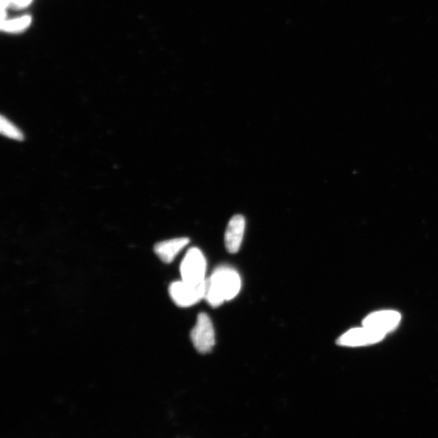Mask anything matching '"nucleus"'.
Masks as SVG:
<instances>
[{"label": "nucleus", "instance_id": "6e6552de", "mask_svg": "<svg viewBox=\"0 0 438 438\" xmlns=\"http://www.w3.org/2000/svg\"><path fill=\"white\" fill-rule=\"evenodd\" d=\"M190 242L187 237L175 238L161 241L155 246V252L157 257L166 264L173 262L176 256Z\"/></svg>", "mask_w": 438, "mask_h": 438}, {"label": "nucleus", "instance_id": "0eeeda50", "mask_svg": "<svg viewBox=\"0 0 438 438\" xmlns=\"http://www.w3.org/2000/svg\"><path fill=\"white\" fill-rule=\"evenodd\" d=\"M245 230V219L244 216H233L229 221L225 233V246L230 253L238 252L242 244Z\"/></svg>", "mask_w": 438, "mask_h": 438}, {"label": "nucleus", "instance_id": "f257e3e1", "mask_svg": "<svg viewBox=\"0 0 438 438\" xmlns=\"http://www.w3.org/2000/svg\"><path fill=\"white\" fill-rule=\"evenodd\" d=\"M240 288L241 279L238 272L229 267H219L205 280L204 299L216 308L226 300L234 299Z\"/></svg>", "mask_w": 438, "mask_h": 438}, {"label": "nucleus", "instance_id": "20e7f679", "mask_svg": "<svg viewBox=\"0 0 438 438\" xmlns=\"http://www.w3.org/2000/svg\"><path fill=\"white\" fill-rule=\"evenodd\" d=\"M190 337L196 351L200 353H208L212 350L215 344V334L212 322L208 314L201 313L198 315Z\"/></svg>", "mask_w": 438, "mask_h": 438}, {"label": "nucleus", "instance_id": "423d86ee", "mask_svg": "<svg viewBox=\"0 0 438 438\" xmlns=\"http://www.w3.org/2000/svg\"><path fill=\"white\" fill-rule=\"evenodd\" d=\"M401 321V315L392 310L369 314L363 321V326L386 334L393 331Z\"/></svg>", "mask_w": 438, "mask_h": 438}, {"label": "nucleus", "instance_id": "9b49d317", "mask_svg": "<svg viewBox=\"0 0 438 438\" xmlns=\"http://www.w3.org/2000/svg\"><path fill=\"white\" fill-rule=\"evenodd\" d=\"M31 2L32 0H10V3H13L18 7H26Z\"/></svg>", "mask_w": 438, "mask_h": 438}, {"label": "nucleus", "instance_id": "9d476101", "mask_svg": "<svg viewBox=\"0 0 438 438\" xmlns=\"http://www.w3.org/2000/svg\"><path fill=\"white\" fill-rule=\"evenodd\" d=\"M32 18L29 16L5 21L1 22V29L7 32H19L26 29L31 24Z\"/></svg>", "mask_w": 438, "mask_h": 438}, {"label": "nucleus", "instance_id": "39448f33", "mask_svg": "<svg viewBox=\"0 0 438 438\" xmlns=\"http://www.w3.org/2000/svg\"><path fill=\"white\" fill-rule=\"evenodd\" d=\"M386 334L363 327L352 329L338 339V345L346 347H361L377 343L385 338Z\"/></svg>", "mask_w": 438, "mask_h": 438}, {"label": "nucleus", "instance_id": "1a4fd4ad", "mask_svg": "<svg viewBox=\"0 0 438 438\" xmlns=\"http://www.w3.org/2000/svg\"><path fill=\"white\" fill-rule=\"evenodd\" d=\"M0 132L9 139L17 141H22L24 139L23 132L13 122L3 116L0 118Z\"/></svg>", "mask_w": 438, "mask_h": 438}, {"label": "nucleus", "instance_id": "f03ea898", "mask_svg": "<svg viewBox=\"0 0 438 438\" xmlns=\"http://www.w3.org/2000/svg\"><path fill=\"white\" fill-rule=\"evenodd\" d=\"M206 260L198 248H191L180 265V274L183 281L201 284L205 281Z\"/></svg>", "mask_w": 438, "mask_h": 438}, {"label": "nucleus", "instance_id": "7ed1b4c3", "mask_svg": "<svg viewBox=\"0 0 438 438\" xmlns=\"http://www.w3.org/2000/svg\"><path fill=\"white\" fill-rule=\"evenodd\" d=\"M169 293L172 300L178 306L190 307L204 299L205 281L201 284H191L183 280L174 282L170 285Z\"/></svg>", "mask_w": 438, "mask_h": 438}]
</instances>
